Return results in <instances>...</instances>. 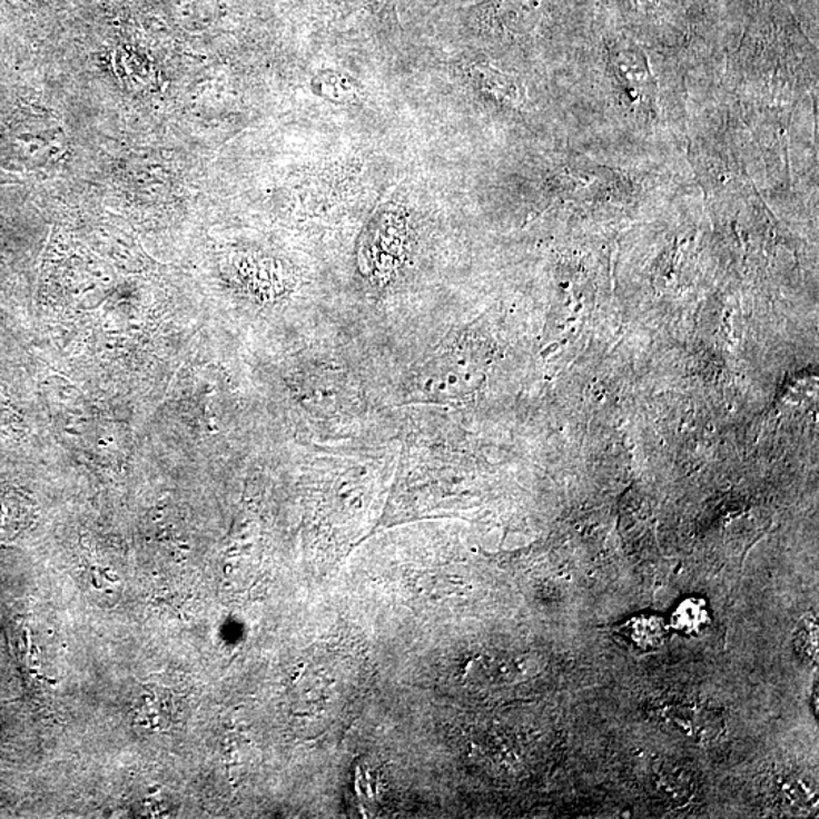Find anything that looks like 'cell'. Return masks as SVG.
Wrapping results in <instances>:
<instances>
[{
  "instance_id": "obj_2",
  "label": "cell",
  "mask_w": 819,
  "mask_h": 819,
  "mask_svg": "<svg viewBox=\"0 0 819 819\" xmlns=\"http://www.w3.org/2000/svg\"><path fill=\"white\" fill-rule=\"evenodd\" d=\"M610 69L630 106L642 107L654 91L645 58L637 49H618L610 57Z\"/></svg>"
},
{
  "instance_id": "obj_5",
  "label": "cell",
  "mask_w": 819,
  "mask_h": 819,
  "mask_svg": "<svg viewBox=\"0 0 819 819\" xmlns=\"http://www.w3.org/2000/svg\"><path fill=\"white\" fill-rule=\"evenodd\" d=\"M796 648L798 654L808 662H813L818 658V624L813 614H808L800 621L796 630Z\"/></svg>"
},
{
  "instance_id": "obj_1",
  "label": "cell",
  "mask_w": 819,
  "mask_h": 819,
  "mask_svg": "<svg viewBox=\"0 0 819 819\" xmlns=\"http://www.w3.org/2000/svg\"><path fill=\"white\" fill-rule=\"evenodd\" d=\"M658 718L677 737L695 743L718 741L726 729L717 708L693 698L664 701L658 708Z\"/></svg>"
},
{
  "instance_id": "obj_3",
  "label": "cell",
  "mask_w": 819,
  "mask_h": 819,
  "mask_svg": "<svg viewBox=\"0 0 819 819\" xmlns=\"http://www.w3.org/2000/svg\"><path fill=\"white\" fill-rule=\"evenodd\" d=\"M767 792L772 803L787 812H812L817 809V785L800 772L785 771L772 777Z\"/></svg>"
},
{
  "instance_id": "obj_4",
  "label": "cell",
  "mask_w": 819,
  "mask_h": 819,
  "mask_svg": "<svg viewBox=\"0 0 819 819\" xmlns=\"http://www.w3.org/2000/svg\"><path fill=\"white\" fill-rule=\"evenodd\" d=\"M651 785L655 797L668 805L681 806L688 803L693 797V780L687 771L681 768L668 767L655 771L651 777Z\"/></svg>"
}]
</instances>
